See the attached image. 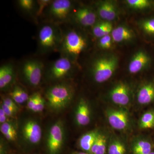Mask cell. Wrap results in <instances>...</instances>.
<instances>
[{"label":"cell","mask_w":154,"mask_h":154,"mask_svg":"<svg viewBox=\"0 0 154 154\" xmlns=\"http://www.w3.org/2000/svg\"><path fill=\"white\" fill-rule=\"evenodd\" d=\"M118 65V57L114 54H105L95 58L90 67L93 79L98 84L106 82L113 77Z\"/></svg>","instance_id":"1"},{"label":"cell","mask_w":154,"mask_h":154,"mask_svg":"<svg viewBox=\"0 0 154 154\" xmlns=\"http://www.w3.org/2000/svg\"><path fill=\"white\" fill-rule=\"evenodd\" d=\"M87 39L84 35L76 30H69L63 37L59 48L63 56L70 60L73 62L86 49Z\"/></svg>","instance_id":"2"},{"label":"cell","mask_w":154,"mask_h":154,"mask_svg":"<svg viewBox=\"0 0 154 154\" xmlns=\"http://www.w3.org/2000/svg\"><path fill=\"white\" fill-rule=\"evenodd\" d=\"M135 91L131 84L119 81L109 90L107 98L113 106L128 110L134 101Z\"/></svg>","instance_id":"3"},{"label":"cell","mask_w":154,"mask_h":154,"mask_svg":"<svg viewBox=\"0 0 154 154\" xmlns=\"http://www.w3.org/2000/svg\"><path fill=\"white\" fill-rule=\"evenodd\" d=\"M72 88L65 83H60L50 87L46 92L48 104L53 109H63L69 104L73 96Z\"/></svg>","instance_id":"4"},{"label":"cell","mask_w":154,"mask_h":154,"mask_svg":"<svg viewBox=\"0 0 154 154\" xmlns=\"http://www.w3.org/2000/svg\"><path fill=\"white\" fill-rule=\"evenodd\" d=\"M63 37L60 30L56 26L51 24L43 25L38 34V47L40 51L45 53L58 48Z\"/></svg>","instance_id":"5"},{"label":"cell","mask_w":154,"mask_h":154,"mask_svg":"<svg viewBox=\"0 0 154 154\" xmlns=\"http://www.w3.org/2000/svg\"><path fill=\"white\" fill-rule=\"evenodd\" d=\"M105 116L110 127L120 132H127L132 128L133 120L128 109L115 106L105 110Z\"/></svg>","instance_id":"6"},{"label":"cell","mask_w":154,"mask_h":154,"mask_svg":"<svg viewBox=\"0 0 154 154\" xmlns=\"http://www.w3.org/2000/svg\"><path fill=\"white\" fill-rule=\"evenodd\" d=\"M44 65L40 61L29 60L22 66V72L26 81L31 85H38L41 82Z\"/></svg>","instance_id":"7"},{"label":"cell","mask_w":154,"mask_h":154,"mask_svg":"<svg viewBox=\"0 0 154 154\" xmlns=\"http://www.w3.org/2000/svg\"><path fill=\"white\" fill-rule=\"evenodd\" d=\"M73 4L69 0L52 1L48 7V13L51 18L57 21L66 20L72 11Z\"/></svg>","instance_id":"8"},{"label":"cell","mask_w":154,"mask_h":154,"mask_svg":"<svg viewBox=\"0 0 154 154\" xmlns=\"http://www.w3.org/2000/svg\"><path fill=\"white\" fill-rule=\"evenodd\" d=\"M48 75L53 80L63 79L71 72L73 68V62L69 58L62 56L54 62L49 67Z\"/></svg>","instance_id":"9"},{"label":"cell","mask_w":154,"mask_h":154,"mask_svg":"<svg viewBox=\"0 0 154 154\" xmlns=\"http://www.w3.org/2000/svg\"><path fill=\"white\" fill-rule=\"evenodd\" d=\"M152 63V57L148 53L143 50H140L131 58L128 70L131 74H136L148 68Z\"/></svg>","instance_id":"10"},{"label":"cell","mask_w":154,"mask_h":154,"mask_svg":"<svg viewBox=\"0 0 154 154\" xmlns=\"http://www.w3.org/2000/svg\"><path fill=\"white\" fill-rule=\"evenodd\" d=\"M96 7L97 15L103 21L111 22L118 17L119 11L115 2L108 0L98 1Z\"/></svg>","instance_id":"11"},{"label":"cell","mask_w":154,"mask_h":154,"mask_svg":"<svg viewBox=\"0 0 154 154\" xmlns=\"http://www.w3.org/2000/svg\"><path fill=\"white\" fill-rule=\"evenodd\" d=\"M63 125L61 122H58L51 127L48 138V147L51 154H56L59 151L63 143Z\"/></svg>","instance_id":"12"},{"label":"cell","mask_w":154,"mask_h":154,"mask_svg":"<svg viewBox=\"0 0 154 154\" xmlns=\"http://www.w3.org/2000/svg\"><path fill=\"white\" fill-rule=\"evenodd\" d=\"M134 100L140 106H146L154 102V82L141 84L135 91Z\"/></svg>","instance_id":"13"},{"label":"cell","mask_w":154,"mask_h":154,"mask_svg":"<svg viewBox=\"0 0 154 154\" xmlns=\"http://www.w3.org/2000/svg\"><path fill=\"white\" fill-rule=\"evenodd\" d=\"M73 15L75 21L84 27H92L98 22V15L96 11L90 7H80L75 11Z\"/></svg>","instance_id":"14"},{"label":"cell","mask_w":154,"mask_h":154,"mask_svg":"<svg viewBox=\"0 0 154 154\" xmlns=\"http://www.w3.org/2000/svg\"><path fill=\"white\" fill-rule=\"evenodd\" d=\"M129 149L131 154H148L152 151L153 146L148 138L138 135L131 140Z\"/></svg>","instance_id":"15"},{"label":"cell","mask_w":154,"mask_h":154,"mask_svg":"<svg viewBox=\"0 0 154 154\" xmlns=\"http://www.w3.org/2000/svg\"><path fill=\"white\" fill-rule=\"evenodd\" d=\"M113 42L118 44L129 43L135 38L134 31L125 25H118L113 28L111 34Z\"/></svg>","instance_id":"16"},{"label":"cell","mask_w":154,"mask_h":154,"mask_svg":"<svg viewBox=\"0 0 154 154\" xmlns=\"http://www.w3.org/2000/svg\"><path fill=\"white\" fill-rule=\"evenodd\" d=\"M129 145L121 136L111 133L107 147V154H127Z\"/></svg>","instance_id":"17"},{"label":"cell","mask_w":154,"mask_h":154,"mask_svg":"<svg viewBox=\"0 0 154 154\" xmlns=\"http://www.w3.org/2000/svg\"><path fill=\"white\" fill-rule=\"evenodd\" d=\"M75 119L78 125L85 126L91 122V111L88 101L84 99H80L76 109Z\"/></svg>","instance_id":"18"},{"label":"cell","mask_w":154,"mask_h":154,"mask_svg":"<svg viewBox=\"0 0 154 154\" xmlns=\"http://www.w3.org/2000/svg\"><path fill=\"white\" fill-rule=\"evenodd\" d=\"M111 133L107 129H99L97 137L91 149L90 154H107Z\"/></svg>","instance_id":"19"},{"label":"cell","mask_w":154,"mask_h":154,"mask_svg":"<svg viewBox=\"0 0 154 154\" xmlns=\"http://www.w3.org/2000/svg\"><path fill=\"white\" fill-rule=\"evenodd\" d=\"M23 134L29 142L36 144L39 142L42 137V130L39 125L33 120H29L24 125Z\"/></svg>","instance_id":"20"},{"label":"cell","mask_w":154,"mask_h":154,"mask_svg":"<svg viewBox=\"0 0 154 154\" xmlns=\"http://www.w3.org/2000/svg\"><path fill=\"white\" fill-rule=\"evenodd\" d=\"M15 76V70L12 64L3 65L0 68V88L4 89L12 82Z\"/></svg>","instance_id":"21"},{"label":"cell","mask_w":154,"mask_h":154,"mask_svg":"<svg viewBox=\"0 0 154 154\" xmlns=\"http://www.w3.org/2000/svg\"><path fill=\"white\" fill-rule=\"evenodd\" d=\"M99 129H94L83 135L79 141L80 148L84 152L90 154L91 149L96 140Z\"/></svg>","instance_id":"22"},{"label":"cell","mask_w":154,"mask_h":154,"mask_svg":"<svg viewBox=\"0 0 154 154\" xmlns=\"http://www.w3.org/2000/svg\"><path fill=\"white\" fill-rule=\"evenodd\" d=\"M92 28L93 35L98 38L110 35L114 28L111 22L103 20L97 22Z\"/></svg>","instance_id":"23"},{"label":"cell","mask_w":154,"mask_h":154,"mask_svg":"<svg viewBox=\"0 0 154 154\" xmlns=\"http://www.w3.org/2000/svg\"><path fill=\"white\" fill-rule=\"evenodd\" d=\"M129 8L136 11H147L154 10L152 0H126L125 1Z\"/></svg>","instance_id":"24"},{"label":"cell","mask_w":154,"mask_h":154,"mask_svg":"<svg viewBox=\"0 0 154 154\" xmlns=\"http://www.w3.org/2000/svg\"><path fill=\"white\" fill-rule=\"evenodd\" d=\"M138 125L141 129H150L154 127V110L146 111L139 119Z\"/></svg>","instance_id":"25"},{"label":"cell","mask_w":154,"mask_h":154,"mask_svg":"<svg viewBox=\"0 0 154 154\" xmlns=\"http://www.w3.org/2000/svg\"><path fill=\"white\" fill-rule=\"evenodd\" d=\"M138 25L145 35L154 37V17L141 19L138 22Z\"/></svg>","instance_id":"26"},{"label":"cell","mask_w":154,"mask_h":154,"mask_svg":"<svg viewBox=\"0 0 154 154\" xmlns=\"http://www.w3.org/2000/svg\"><path fill=\"white\" fill-rule=\"evenodd\" d=\"M99 39L98 42V47L101 49H109L111 47L113 42L110 34L103 36Z\"/></svg>","instance_id":"27"},{"label":"cell","mask_w":154,"mask_h":154,"mask_svg":"<svg viewBox=\"0 0 154 154\" xmlns=\"http://www.w3.org/2000/svg\"><path fill=\"white\" fill-rule=\"evenodd\" d=\"M18 4L22 10L28 12L33 11L35 5V2L33 0H19Z\"/></svg>","instance_id":"28"},{"label":"cell","mask_w":154,"mask_h":154,"mask_svg":"<svg viewBox=\"0 0 154 154\" xmlns=\"http://www.w3.org/2000/svg\"><path fill=\"white\" fill-rule=\"evenodd\" d=\"M52 1L50 0H39L37 1L38 8L36 10V15L39 16L43 13V11L50 5Z\"/></svg>","instance_id":"29"},{"label":"cell","mask_w":154,"mask_h":154,"mask_svg":"<svg viewBox=\"0 0 154 154\" xmlns=\"http://www.w3.org/2000/svg\"><path fill=\"white\" fill-rule=\"evenodd\" d=\"M1 131L4 135L11 133H17L16 129L12 125L6 122L1 126Z\"/></svg>","instance_id":"30"},{"label":"cell","mask_w":154,"mask_h":154,"mask_svg":"<svg viewBox=\"0 0 154 154\" xmlns=\"http://www.w3.org/2000/svg\"><path fill=\"white\" fill-rule=\"evenodd\" d=\"M45 102V101L44 99L42 98L40 94H39L38 99L33 107L32 111L35 112H39L42 111L44 108Z\"/></svg>","instance_id":"31"},{"label":"cell","mask_w":154,"mask_h":154,"mask_svg":"<svg viewBox=\"0 0 154 154\" xmlns=\"http://www.w3.org/2000/svg\"><path fill=\"white\" fill-rule=\"evenodd\" d=\"M39 94V93H35L29 97V99L27 101V106L30 110H33V107L36 104V101L38 99Z\"/></svg>","instance_id":"32"},{"label":"cell","mask_w":154,"mask_h":154,"mask_svg":"<svg viewBox=\"0 0 154 154\" xmlns=\"http://www.w3.org/2000/svg\"><path fill=\"white\" fill-rule=\"evenodd\" d=\"M11 96L12 97V99L16 103H18V104H22L25 102V101L19 96V94L15 88L13 91L11 92Z\"/></svg>","instance_id":"33"},{"label":"cell","mask_w":154,"mask_h":154,"mask_svg":"<svg viewBox=\"0 0 154 154\" xmlns=\"http://www.w3.org/2000/svg\"><path fill=\"white\" fill-rule=\"evenodd\" d=\"M3 104H5L6 106L11 107L12 109H14L15 111H17L18 109V107L17 105H16V102H14L13 99H10V98H5L3 100Z\"/></svg>","instance_id":"34"},{"label":"cell","mask_w":154,"mask_h":154,"mask_svg":"<svg viewBox=\"0 0 154 154\" xmlns=\"http://www.w3.org/2000/svg\"><path fill=\"white\" fill-rule=\"evenodd\" d=\"M16 89L18 94H19V96L22 98V99L24 100V101H28V99H29V97L28 96V94L26 93V92L24 90L20 88L19 87H16L15 88Z\"/></svg>","instance_id":"35"},{"label":"cell","mask_w":154,"mask_h":154,"mask_svg":"<svg viewBox=\"0 0 154 154\" xmlns=\"http://www.w3.org/2000/svg\"><path fill=\"white\" fill-rule=\"evenodd\" d=\"M2 107L3 108V110L5 111L6 115L7 116H12L14 115V113H16L17 111H15L14 109L11 108V107L6 106L5 104H2Z\"/></svg>","instance_id":"36"},{"label":"cell","mask_w":154,"mask_h":154,"mask_svg":"<svg viewBox=\"0 0 154 154\" xmlns=\"http://www.w3.org/2000/svg\"><path fill=\"white\" fill-rule=\"evenodd\" d=\"M7 119V116L6 115L5 111L2 107L0 109V122L1 123H5Z\"/></svg>","instance_id":"37"},{"label":"cell","mask_w":154,"mask_h":154,"mask_svg":"<svg viewBox=\"0 0 154 154\" xmlns=\"http://www.w3.org/2000/svg\"><path fill=\"white\" fill-rule=\"evenodd\" d=\"M5 136L8 140L13 141L16 139L17 133L8 134L5 135Z\"/></svg>","instance_id":"38"},{"label":"cell","mask_w":154,"mask_h":154,"mask_svg":"<svg viewBox=\"0 0 154 154\" xmlns=\"http://www.w3.org/2000/svg\"><path fill=\"white\" fill-rule=\"evenodd\" d=\"M74 154H90L86 152H78L75 153Z\"/></svg>","instance_id":"39"},{"label":"cell","mask_w":154,"mask_h":154,"mask_svg":"<svg viewBox=\"0 0 154 154\" xmlns=\"http://www.w3.org/2000/svg\"><path fill=\"white\" fill-rule=\"evenodd\" d=\"M148 154H154V151L153 150L150 153H149Z\"/></svg>","instance_id":"40"}]
</instances>
